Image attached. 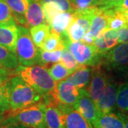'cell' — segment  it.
Returning a JSON list of instances; mask_svg holds the SVG:
<instances>
[{"mask_svg": "<svg viewBox=\"0 0 128 128\" xmlns=\"http://www.w3.org/2000/svg\"><path fill=\"white\" fill-rule=\"evenodd\" d=\"M14 74L24 80L43 97L56 95V82L48 68L42 66H18Z\"/></svg>", "mask_w": 128, "mask_h": 128, "instance_id": "cell-1", "label": "cell"}, {"mask_svg": "<svg viewBox=\"0 0 128 128\" xmlns=\"http://www.w3.org/2000/svg\"><path fill=\"white\" fill-rule=\"evenodd\" d=\"M10 109L6 112H13L28 105L43 101V96L18 76L9 79Z\"/></svg>", "mask_w": 128, "mask_h": 128, "instance_id": "cell-2", "label": "cell"}, {"mask_svg": "<svg viewBox=\"0 0 128 128\" xmlns=\"http://www.w3.org/2000/svg\"><path fill=\"white\" fill-rule=\"evenodd\" d=\"M66 48L71 53L80 65L96 67L102 65V56L96 50L94 45H89L82 41L73 42L70 40L68 33L60 36Z\"/></svg>", "mask_w": 128, "mask_h": 128, "instance_id": "cell-3", "label": "cell"}, {"mask_svg": "<svg viewBox=\"0 0 128 128\" xmlns=\"http://www.w3.org/2000/svg\"><path fill=\"white\" fill-rule=\"evenodd\" d=\"M45 108L46 105L41 101L13 112H5V118H11L28 128H46Z\"/></svg>", "mask_w": 128, "mask_h": 128, "instance_id": "cell-4", "label": "cell"}, {"mask_svg": "<svg viewBox=\"0 0 128 128\" xmlns=\"http://www.w3.org/2000/svg\"><path fill=\"white\" fill-rule=\"evenodd\" d=\"M18 38L16 50L18 63L24 66H32L38 64V49L32 41L30 32L27 27L17 25Z\"/></svg>", "mask_w": 128, "mask_h": 128, "instance_id": "cell-5", "label": "cell"}, {"mask_svg": "<svg viewBox=\"0 0 128 128\" xmlns=\"http://www.w3.org/2000/svg\"><path fill=\"white\" fill-rule=\"evenodd\" d=\"M80 96L73 108L91 124L92 127L96 124L99 116V112L96 102L90 97L86 88H79Z\"/></svg>", "mask_w": 128, "mask_h": 128, "instance_id": "cell-6", "label": "cell"}, {"mask_svg": "<svg viewBox=\"0 0 128 128\" xmlns=\"http://www.w3.org/2000/svg\"><path fill=\"white\" fill-rule=\"evenodd\" d=\"M102 65L110 69L128 66V43L120 44L103 55Z\"/></svg>", "mask_w": 128, "mask_h": 128, "instance_id": "cell-7", "label": "cell"}, {"mask_svg": "<svg viewBox=\"0 0 128 128\" xmlns=\"http://www.w3.org/2000/svg\"><path fill=\"white\" fill-rule=\"evenodd\" d=\"M118 86L113 81L109 80L102 90L98 101L96 106L100 114H105L116 110V100Z\"/></svg>", "mask_w": 128, "mask_h": 128, "instance_id": "cell-8", "label": "cell"}, {"mask_svg": "<svg viewBox=\"0 0 128 128\" xmlns=\"http://www.w3.org/2000/svg\"><path fill=\"white\" fill-rule=\"evenodd\" d=\"M110 80L105 70L101 68V66L92 68L91 79L87 90L90 97L96 103Z\"/></svg>", "mask_w": 128, "mask_h": 128, "instance_id": "cell-9", "label": "cell"}, {"mask_svg": "<svg viewBox=\"0 0 128 128\" xmlns=\"http://www.w3.org/2000/svg\"><path fill=\"white\" fill-rule=\"evenodd\" d=\"M63 112L65 119V128H93L92 125L73 107L57 104Z\"/></svg>", "mask_w": 128, "mask_h": 128, "instance_id": "cell-10", "label": "cell"}, {"mask_svg": "<svg viewBox=\"0 0 128 128\" xmlns=\"http://www.w3.org/2000/svg\"><path fill=\"white\" fill-rule=\"evenodd\" d=\"M80 96L79 88L75 87L66 80L56 82V97L61 104L73 107Z\"/></svg>", "mask_w": 128, "mask_h": 128, "instance_id": "cell-11", "label": "cell"}, {"mask_svg": "<svg viewBox=\"0 0 128 128\" xmlns=\"http://www.w3.org/2000/svg\"><path fill=\"white\" fill-rule=\"evenodd\" d=\"M118 44V33L115 29H105L98 36L94 38L93 45L96 50L103 55Z\"/></svg>", "mask_w": 128, "mask_h": 128, "instance_id": "cell-12", "label": "cell"}, {"mask_svg": "<svg viewBox=\"0 0 128 128\" xmlns=\"http://www.w3.org/2000/svg\"><path fill=\"white\" fill-rule=\"evenodd\" d=\"M126 114L119 110L99 114L93 128H124Z\"/></svg>", "mask_w": 128, "mask_h": 128, "instance_id": "cell-13", "label": "cell"}, {"mask_svg": "<svg viewBox=\"0 0 128 128\" xmlns=\"http://www.w3.org/2000/svg\"><path fill=\"white\" fill-rule=\"evenodd\" d=\"M91 24L88 33L93 38L108 29V16L105 11L98 6L90 8Z\"/></svg>", "mask_w": 128, "mask_h": 128, "instance_id": "cell-14", "label": "cell"}, {"mask_svg": "<svg viewBox=\"0 0 128 128\" xmlns=\"http://www.w3.org/2000/svg\"><path fill=\"white\" fill-rule=\"evenodd\" d=\"M28 9L25 15L28 27L46 23L44 12L39 0H28Z\"/></svg>", "mask_w": 128, "mask_h": 128, "instance_id": "cell-15", "label": "cell"}, {"mask_svg": "<svg viewBox=\"0 0 128 128\" xmlns=\"http://www.w3.org/2000/svg\"><path fill=\"white\" fill-rule=\"evenodd\" d=\"M18 28L16 24L0 26V45L16 54Z\"/></svg>", "mask_w": 128, "mask_h": 128, "instance_id": "cell-16", "label": "cell"}, {"mask_svg": "<svg viewBox=\"0 0 128 128\" xmlns=\"http://www.w3.org/2000/svg\"><path fill=\"white\" fill-rule=\"evenodd\" d=\"M92 76V68L80 65L76 71L72 73L66 80L78 88H86L88 86Z\"/></svg>", "mask_w": 128, "mask_h": 128, "instance_id": "cell-17", "label": "cell"}, {"mask_svg": "<svg viewBox=\"0 0 128 128\" xmlns=\"http://www.w3.org/2000/svg\"><path fill=\"white\" fill-rule=\"evenodd\" d=\"M45 120L46 128H65L64 115L57 105H46Z\"/></svg>", "mask_w": 128, "mask_h": 128, "instance_id": "cell-18", "label": "cell"}, {"mask_svg": "<svg viewBox=\"0 0 128 128\" xmlns=\"http://www.w3.org/2000/svg\"><path fill=\"white\" fill-rule=\"evenodd\" d=\"M74 15L72 12H61L53 18L50 26V32L56 33L60 36L67 32L70 24L73 21Z\"/></svg>", "mask_w": 128, "mask_h": 128, "instance_id": "cell-19", "label": "cell"}, {"mask_svg": "<svg viewBox=\"0 0 128 128\" xmlns=\"http://www.w3.org/2000/svg\"><path fill=\"white\" fill-rule=\"evenodd\" d=\"M12 12L16 24L22 25L26 27L27 24L25 15L28 9V0H4Z\"/></svg>", "mask_w": 128, "mask_h": 128, "instance_id": "cell-20", "label": "cell"}, {"mask_svg": "<svg viewBox=\"0 0 128 128\" xmlns=\"http://www.w3.org/2000/svg\"><path fill=\"white\" fill-rule=\"evenodd\" d=\"M9 76H0V112L5 113L10 109Z\"/></svg>", "mask_w": 128, "mask_h": 128, "instance_id": "cell-21", "label": "cell"}, {"mask_svg": "<svg viewBox=\"0 0 128 128\" xmlns=\"http://www.w3.org/2000/svg\"><path fill=\"white\" fill-rule=\"evenodd\" d=\"M30 34L32 41L36 47L41 48L50 32V26L48 24H42L30 28Z\"/></svg>", "mask_w": 128, "mask_h": 128, "instance_id": "cell-22", "label": "cell"}, {"mask_svg": "<svg viewBox=\"0 0 128 128\" xmlns=\"http://www.w3.org/2000/svg\"><path fill=\"white\" fill-rule=\"evenodd\" d=\"M103 10L108 16V28L118 30L128 24L126 18L117 9L112 8Z\"/></svg>", "mask_w": 128, "mask_h": 128, "instance_id": "cell-23", "label": "cell"}, {"mask_svg": "<svg viewBox=\"0 0 128 128\" xmlns=\"http://www.w3.org/2000/svg\"><path fill=\"white\" fill-rule=\"evenodd\" d=\"M61 55L62 50L47 51L39 48L38 64L48 68L51 65L60 61Z\"/></svg>", "mask_w": 128, "mask_h": 128, "instance_id": "cell-24", "label": "cell"}, {"mask_svg": "<svg viewBox=\"0 0 128 128\" xmlns=\"http://www.w3.org/2000/svg\"><path fill=\"white\" fill-rule=\"evenodd\" d=\"M0 64L9 70H14L18 67L19 63L16 54L0 45Z\"/></svg>", "mask_w": 128, "mask_h": 128, "instance_id": "cell-25", "label": "cell"}, {"mask_svg": "<svg viewBox=\"0 0 128 128\" xmlns=\"http://www.w3.org/2000/svg\"><path fill=\"white\" fill-rule=\"evenodd\" d=\"M40 48L47 51H55L63 50L65 46L59 34L50 32Z\"/></svg>", "mask_w": 128, "mask_h": 128, "instance_id": "cell-26", "label": "cell"}, {"mask_svg": "<svg viewBox=\"0 0 128 128\" xmlns=\"http://www.w3.org/2000/svg\"><path fill=\"white\" fill-rule=\"evenodd\" d=\"M116 108L123 113H128V82L122 83L118 88Z\"/></svg>", "mask_w": 128, "mask_h": 128, "instance_id": "cell-27", "label": "cell"}, {"mask_svg": "<svg viewBox=\"0 0 128 128\" xmlns=\"http://www.w3.org/2000/svg\"><path fill=\"white\" fill-rule=\"evenodd\" d=\"M48 70L50 73L51 78L55 81H60L67 78L71 74V72L64 66L61 63H57L51 65L48 68Z\"/></svg>", "mask_w": 128, "mask_h": 128, "instance_id": "cell-28", "label": "cell"}, {"mask_svg": "<svg viewBox=\"0 0 128 128\" xmlns=\"http://www.w3.org/2000/svg\"><path fill=\"white\" fill-rule=\"evenodd\" d=\"M16 24L12 10L4 0H0V26Z\"/></svg>", "mask_w": 128, "mask_h": 128, "instance_id": "cell-29", "label": "cell"}, {"mask_svg": "<svg viewBox=\"0 0 128 128\" xmlns=\"http://www.w3.org/2000/svg\"><path fill=\"white\" fill-rule=\"evenodd\" d=\"M67 32L70 40L73 42L82 41V38L86 33L82 26H80L77 22H76L74 18L68 28Z\"/></svg>", "mask_w": 128, "mask_h": 128, "instance_id": "cell-30", "label": "cell"}, {"mask_svg": "<svg viewBox=\"0 0 128 128\" xmlns=\"http://www.w3.org/2000/svg\"><path fill=\"white\" fill-rule=\"evenodd\" d=\"M60 61L64 66H66L68 69L71 73L76 71L80 66L77 62V60L75 59V58L71 54V53L66 48L62 50V55H61Z\"/></svg>", "mask_w": 128, "mask_h": 128, "instance_id": "cell-31", "label": "cell"}, {"mask_svg": "<svg viewBox=\"0 0 128 128\" xmlns=\"http://www.w3.org/2000/svg\"><path fill=\"white\" fill-rule=\"evenodd\" d=\"M41 4L44 12L46 23L50 25L55 16H56L60 12H61L62 11H60L56 5L50 3H41Z\"/></svg>", "mask_w": 128, "mask_h": 128, "instance_id": "cell-32", "label": "cell"}, {"mask_svg": "<svg viewBox=\"0 0 128 128\" xmlns=\"http://www.w3.org/2000/svg\"><path fill=\"white\" fill-rule=\"evenodd\" d=\"M98 6L102 9H109L114 7L128 9V0H100Z\"/></svg>", "mask_w": 128, "mask_h": 128, "instance_id": "cell-33", "label": "cell"}, {"mask_svg": "<svg viewBox=\"0 0 128 128\" xmlns=\"http://www.w3.org/2000/svg\"><path fill=\"white\" fill-rule=\"evenodd\" d=\"M76 10H85L99 5L100 0H69Z\"/></svg>", "mask_w": 128, "mask_h": 128, "instance_id": "cell-34", "label": "cell"}, {"mask_svg": "<svg viewBox=\"0 0 128 128\" xmlns=\"http://www.w3.org/2000/svg\"><path fill=\"white\" fill-rule=\"evenodd\" d=\"M41 3H50L56 5L62 12H74L76 9L69 0H39Z\"/></svg>", "mask_w": 128, "mask_h": 128, "instance_id": "cell-35", "label": "cell"}, {"mask_svg": "<svg viewBox=\"0 0 128 128\" xmlns=\"http://www.w3.org/2000/svg\"><path fill=\"white\" fill-rule=\"evenodd\" d=\"M0 128H28L17 123L11 118H6L1 123Z\"/></svg>", "mask_w": 128, "mask_h": 128, "instance_id": "cell-36", "label": "cell"}, {"mask_svg": "<svg viewBox=\"0 0 128 128\" xmlns=\"http://www.w3.org/2000/svg\"><path fill=\"white\" fill-rule=\"evenodd\" d=\"M118 44L128 43V24L118 29Z\"/></svg>", "mask_w": 128, "mask_h": 128, "instance_id": "cell-37", "label": "cell"}, {"mask_svg": "<svg viewBox=\"0 0 128 128\" xmlns=\"http://www.w3.org/2000/svg\"><path fill=\"white\" fill-rule=\"evenodd\" d=\"M93 41H94V38L91 35L88 33V32H86L84 35V36L82 38V42L89 44V45H92L93 44Z\"/></svg>", "mask_w": 128, "mask_h": 128, "instance_id": "cell-38", "label": "cell"}, {"mask_svg": "<svg viewBox=\"0 0 128 128\" xmlns=\"http://www.w3.org/2000/svg\"><path fill=\"white\" fill-rule=\"evenodd\" d=\"M114 9H117L118 11H119L124 16V18H126L127 22H128V9L122 8V7H114Z\"/></svg>", "mask_w": 128, "mask_h": 128, "instance_id": "cell-39", "label": "cell"}, {"mask_svg": "<svg viewBox=\"0 0 128 128\" xmlns=\"http://www.w3.org/2000/svg\"><path fill=\"white\" fill-rule=\"evenodd\" d=\"M9 70V69L5 68L0 64V76H10L11 73Z\"/></svg>", "mask_w": 128, "mask_h": 128, "instance_id": "cell-40", "label": "cell"}, {"mask_svg": "<svg viewBox=\"0 0 128 128\" xmlns=\"http://www.w3.org/2000/svg\"><path fill=\"white\" fill-rule=\"evenodd\" d=\"M118 70H122V71L124 72V73H125V76H126V77L128 78V66L122 67V68H118Z\"/></svg>", "mask_w": 128, "mask_h": 128, "instance_id": "cell-41", "label": "cell"}, {"mask_svg": "<svg viewBox=\"0 0 128 128\" xmlns=\"http://www.w3.org/2000/svg\"><path fill=\"white\" fill-rule=\"evenodd\" d=\"M5 119V115L4 113H2V112H0V123Z\"/></svg>", "mask_w": 128, "mask_h": 128, "instance_id": "cell-42", "label": "cell"}, {"mask_svg": "<svg viewBox=\"0 0 128 128\" xmlns=\"http://www.w3.org/2000/svg\"><path fill=\"white\" fill-rule=\"evenodd\" d=\"M124 128H128V114H126V119H125V126Z\"/></svg>", "mask_w": 128, "mask_h": 128, "instance_id": "cell-43", "label": "cell"}]
</instances>
